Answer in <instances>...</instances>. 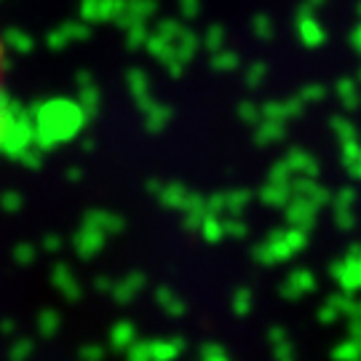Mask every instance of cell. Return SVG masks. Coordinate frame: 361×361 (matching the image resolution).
Wrapping results in <instances>:
<instances>
[{
    "mask_svg": "<svg viewBox=\"0 0 361 361\" xmlns=\"http://www.w3.org/2000/svg\"><path fill=\"white\" fill-rule=\"evenodd\" d=\"M8 116V56H6V43L0 40V137Z\"/></svg>",
    "mask_w": 361,
    "mask_h": 361,
    "instance_id": "1",
    "label": "cell"
}]
</instances>
